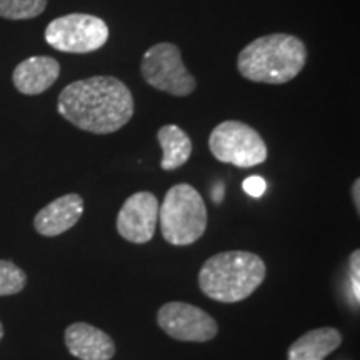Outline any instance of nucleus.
I'll return each mask as SVG.
<instances>
[{"instance_id": "obj_14", "label": "nucleus", "mask_w": 360, "mask_h": 360, "mask_svg": "<svg viewBox=\"0 0 360 360\" xmlns=\"http://www.w3.org/2000/svg\"><path fill=\"white\" fill-rule=\"evenodd\" d=\"M157 141L160 143L162 155L160 169L162 170H175L186 165L192 155V141L179 125L167 124L159 129L157 132Z\"/></svg>"}, {"instance_id": "obj_4", "label": "nucleus", "mask_w": 360, "mask_h": 360, "mask_svg": "<svg viewBox=\"0 0 360 360\" xmlns=\"http://www.w3.org/2000/svg\"><path fill=\"white\" fill-rule=\"evenodd\" d=\"M162 237L172 245H192L205 233L209 215L199 191L188 184H177L165 193L159 205Z\"/></svg>"}, {"instance_id": "obj_2", "label": "nucleus", "mask_w": 360, "mask_h": 360, "mask_svg": "<svg viewBox=\"0 0 360 360\" xmlns=\"http://www.w3.org/2000/svg\"><path fill=\"white\" fill-rule=\"evenodd\" d=\"M307 57V47L299 37L269 34L242 49L237 57V69L250 82L282 85L304 70Z\"/></svg>"}, {"instance_id": "obj_9", "label": "nucleus", "mask_w": 360, "mask_h": 360, "mask_svg": "<svg viewBox=\"0 0 360 360\" xmlns=\"http://www.w3.org/2000/svg\"><path fill=\"white\" fill-rule=\"evenodd\" d=\"M159 200L152 192L127 197L117 215V232L130 244H147L154 238L159 222Z\"/></svg>"}, {"instance_id": "obj_1", "label": "nucleus", "mask_w": 360, "mask_h": 360, "mask_svg": "<svg viewBox=\"0 0 360 360\" xmlns=\"http://www.w3.org/2000/svg\"><path fill=\"white\" fill-rule=\"evenodd\" d=\"M57 112L84 132L114 134L130 122L135 102L130 89L112 75L75 80L58 96Z\"/></svg>"}, {"instance_id": "obj_17", "label": "nucleus", "mask_w": 360, "mask_h": 360, "mask_svg": "<svg viewBox=\"0 0 360 360\" xmlns=\"http://www.w3.org/2000/svg\"><path fill=\"white\" fill-rule=\"evenodd\" d=\"M349 276H350V294L355 299V305L360 302V252L354 250L349 257Z\"/></svg>"}, {"instance_id": "obj_8", "label": "nucleus", "mask_w": 360, "mask_h": 360, "mask_svg": "<svg viewBox=\"0 0 360 360\" xmlns=\"http://www.w3.org/2000/svg\"><path fill=\"white\" fill-rule=\"evenodd\" d=\"M157 323L169 337L180 342H209L219 334L217 321L192 304L169 302L157 312Z\"/></svg>"}, {"instance_id": "obj_10", "label": "nucleus", "mask_w": 360, "mask_h": 360, "mask_svg": "<svg viewBox=\"0 0 360 360\" xmlns=\"http://www.w3.org/2000/svg\"><path fill=\"white\" fill-rule=\"evenodd\" d=\"M84 215V199L79 193H67L47 204L34 219V227L40 236L57 237L70 231Z\"/></svg>"}, {"instance_id": "obj_11", "label": "nucleus", "mask_w": 360, "mask_h": 360, "mask_svg": "<svg viewBox=\"0 0 360 360\" xmlns=\"http://www.w3.org/2000/svg\"><path fill=\"white\" fill-rule=\"evenodd\" d=\"M67 350L79 360H110L115 355L112 337L87 322H75L65 328Z\"/></svg>"}, {"instance_id": "obj_16", "label": "nucleus", "mask_w": 360, "mask_h": 360, "mask_svg": "<svg viewBox=\"0 0 360 360\" xmlns=\"http://www.w3.org/2000/svg\"><path fill=\"white\" fill-rule=\"evenodd\" d=\"M27 274L11 260H0V297L15 295L25 289Z\"/></svg>"}, {"instance_id": "obj_20", "label": "nucleus", "mask_w": 360, "mask_h": 360, "mask_svg": "<svg viewBox=\"0 0 360 360\" xmlns=\"http://www.w3.org/2000/svg\"><path fill=\"white\" fill-rule=\"evenodd\" d=\"M2 337H4V326L2 322H0V340H2Z\"/></svg>"}, {"instance_id": "obj_5", "label": "nucleus", "mask_w": 360, "mask_h": 360, "mask_svg": "<svg viewBox=\"0 0 360 360\" xmlns=\"http://www.w3.org/2000/svg\"><path fill=\"white\" fill-rule=\"evenodd\" d=\"M209 148L219 162L238 169L255 167L264 164L269 157L267 146L260 134L240 120L220 122L210 132Z\"/></svg>"}, {"instance_id": "obj_19", "label": "nucleus", "mask_w": 360, "mask_h": 360, "mask_svg": "<svg viewBox=\"0 0 360 360\" xmlns=\"http://www.w3.org/2000/svg\"><path fill=\"white\" fill-rule=\"evenodd\" d=\"M352 199H354V205L357 209V212H360V180L355 179V182L352 184Z\"/></svg>"}, {"instance_id": "obj_13", "label": "nucleus", "mask_w": 360, "mask_h": 360, "mask_svg": "<svg viewBox=\"0 0 360 360\" xmlns=\"http://www.w3.org/2000/svg\"><path fill=\"white\" fill-rule=\"evenodd\" d=\"M342 344L335 327H321L305 332L287 350V360H326Z\"/></svg>"}, {"instance_id": "obj_12", "label": "nucleus", "mask_w": 360, "mask_h": 360, "mask_svg": "<svg viewBox=\"0 0 360 360\" xmlns=\"http://www.w3.org/2000/svg\"><path fill=\"white\" fill-rule=\"evenodd\" d=\"M60 64L53 57L34 56L22 60L13 69L12 82L24 96H40L57 82Z\"/></svg>"}, {"instance_id": "obj_6", "label": "nucleus", "mask_w": 360, "mask_h": 360, "mask_svg": "<svg viewBox=\"0 0 360 360\" xmlns=\"http://www.w3.org/2000/svg\"><path fill=\"white\" fill-rule=\"evenodd\" d=\"M141 74L146 82L174 97H187L197 89V80L182 60V52L172 42L152 45L143 53Z\"/></svg>"}, {"instance_id": "obj_7", "label": "nucleus", "mask_w": 360, "mask_h": 360, "mask_svg": "<svg viewBox=\"0 0 360 360\" xmlns=\"http://www.w3.org/2000/svg\"><path fill=\"white\" fill-rule=\"evenodd\" d=\"M105 20L90 13H69L45 27V42L64 53H92L109 40Z\"/></svg>"}, {"instance_id": "obj_3", "label": "nucleus", "mask_w": 360, "mask_h": 360, "mask_svg": "<svg viewBox=\"0 0 360 360\" xmlns=\"http://www.w3.org/2000/svg\"><path fill=\"white\" fill-rule=\"evenodd\" d=\"M267 267L254 252L227 250L207 259L199 272V287L209 299L236 304L262 285Z\"/></svg>"}, {"instance_id": "obj_15", "label": "nucleus", "mask_w": 360, "mask_h": 360, "mask_svg": "<svg viewBox=\"0 0 360 360\" xmlns=\"http://www.w3.org/2000/svg\"><path fill=\"white\" fill-rule=\"evenodd\" d=\"M49 0H0V17L6 20H30L47 8Z\"/></svg>"}, {"instance_id": "obj_18", "label": "nucleus", "mask_w": 360, "mask_h": 360, "mask_svg": "<svg viewBox=\"0 0 360 360\" xmlns=\"http://www.w3.org/2000/svg\"><path fill=\"white\" fill-rule=\"evenodd\" d=\"M265 187H267V184H265V180L262 177H259V175H254V177L244 180V191L249 193L250 197H255V199L264 195Z\"/></svg>"}]
</instances>
